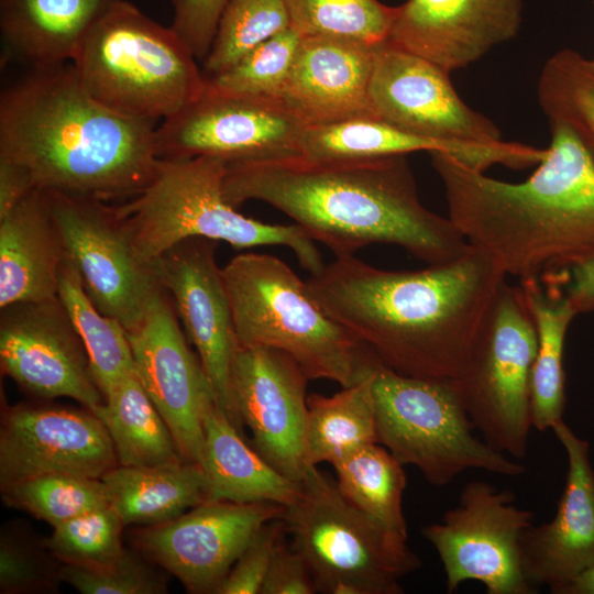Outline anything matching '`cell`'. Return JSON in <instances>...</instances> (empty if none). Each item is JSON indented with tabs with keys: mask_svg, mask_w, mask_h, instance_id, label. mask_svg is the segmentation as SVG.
<instances>
[{
	"mask_svg": "<svg viewBox=\"0 0 594 594\" xmlns=\"http://www.w3.org/2000/svg\"><path fill=\"white\" fill-rule=\"evenodd\" d=\"M506 274L470 244L417 271H387L338 256L306 280L318 304L387 369L455 380Z\"/></svg>",
	"mask_w": 594,
	"mask_h": 594,
	"instance_id": "6da1fadb",
	"label": "cell"
},
{
	"mask_svg": "<svg viewBox=\"0 0 594 594\" xmlns=\"http://www.w3.org/2000/svg\"><path fill=\"white\" fill-rule=\"evenodd\" d=\"M223 194L235 208L248 200L271 205L336 257L391 244L437 264L470 246L449 217L421 204L406 155L334 164L297 158L228 164Z\"/></svg>",
	"mask_w": 594,
	"mask_h": 594,
	"instance_id": "7a4b0ae2",
	"label": "cell"
},
{
	"mask_svg": "<svg viewBox=\"0 0 594 594\" xmlns=\"http://www.w3.org/2000/svg\"><path fill=\"white\" fill-rule=\"evenodd\" d=\"M549 123L547 155L519 183L492 178L442 152L429 153L449 219L468 243L519 282L594 253V155L568 125Z\"/></svg>",
	"mask_w": 594,
	"mask_h": 594,
	"instance_id": "3957f363",
	"label": "cell"
},
{
	"mask_svg": "<svg viewBox=\"0 0 594 594\" xmlns=\"http://www.w3.org/2000/svg\"><path fill=\"white\" fill-rule=\"evenodd\" d=\"M156 127L99 103L73 63L26 68L0 92V158L24 166L45 191L134 197L157 168Z\"/></svg>",
	"mask_w": 594,
	"mask_h": 594,
	"instance_id": "277c9868",
	"label": "cell"
},
{
	"mask_svg": "<svg viewBox=\"0 0 594 594\" xmlns=\"http://www.w3.org/2000/svg\"><path fill=\"white\" fill-rule=\"evenodd\" d=\"M222 276L240 346L282 351L308 380L333 381L342 387L370 377L383 365L282 260L239 254L222 268Z\"/></svg>",
	"mask_w": 594,
	"mask_h": 594,
	"instance_id": "5b68a950",
	"label": "cell"
},
{
	"mask_svg": "<svg viewBox=\"0 0 594 594\" xmlns=\"http://www.w3.org/2000/svg\"><path fill=\"white\" fill-rule=\"evenodd\" d=\"M228 163L212 156L158 161L154 177L117 212L142 260L153 263L190 238L223 241L234 249H290L310 274L323 267L315 241L296 223H265L240 213L223 194Z\"/></svg>",
	"mask_w": 594,
	"mask_h": 594,
	"instance_id": "8992f818",
	"label": "cell"
},
{
	"mask_svg": "<svg viewBox=\"0 0 594 594\" xmlns=\"http://www.w3.org/2000/svg\"><path fill=\"white\" fill-rule=\"evenodd\" d=\"M72 63L94 99L135 120L162 122L207 88L198 59L176 31L127 0L96 24Z\"/></svg>",
	"mask_w": 594,
	"mask_h": 594,
	"instance_id": "52a82bcc",
	"label": "cell"
},
{
	"mask_svg": "<svg viewBox=\"0 0 594 594\" xmlns=\"http://www.w3.org/2000/svg\"><path fill=\"white\" fill-rule=\"evenodd\" d=\"M280 518L317 593L400 594V581L421 566L407 538L350 504L316 465L307 468L299 495Z\"/></svg>",
	"mask_w": 594,
	"mask_h": 594,
	"instance_id": "ba28073f",
	"label": "cell"
},
{
	"mask_svg": "<svg viewBox=\"0 0 594 594\" xmlns=\"http://www.w3.org/2000/svg\"><path fill=\"white\" fill-rule=\"evenodd\" d=\"M372 392L378 443L429 484L448 485L468 470L526 473L524 464L473 435L454 380L410 377L382 365Z\"/></svg>",
	"mask_w": 594,
	"mask_h": 594,
	"instance_id": "9c48e42d",
	"label": "cell"
},
{
	"mask_svg": "<svg viewBox=\"0 0 594 594\" xmlns=\"http://www.w3.org/2000/svg\"><path fill=\"white\" fill-rule=\"evenodd\" d=\"M536 352V329L521 287L505 282L454 382L483 440L516 460L528 451Z\"/></svg>",
	"mask_w": 594,
	"mask_h": 594,
	"instance_id": "30bf717a",
	"label": "cell"
},
{
	"mask_svg": "<svg viewBox=\"0 0 594 594\" xmlns=\"http://www.w3.org/2000/svg\"><path fill=\"white\" fill-rule=\"evenodd\" d=\"M534 514L515 504V495L475 480L462 488L458 504L440 521L422 527L442 563L448 593L476 581L487 594H532L520 562V539Z\"/></svg>",
	"mask_w": 594,
	"mask_h": 594,
	"instance_id": "8fae6325",
	"label": "cell"
},
{
	"mask_svg": "<svg viewBox=\"0 0 594 594\" xmlns=\"http://www.w3.org/2000/svg\"><path fill=\"white\" fill-rule=\"evenodd\" d=\"M63 239L94 305L127 332L140 327L164 290L153 263L140 257L109 201L46 191Z\"/></svg>",
	"mask_w": 594,
	"mask_h": 594,
	"instance_id": "7c38bea8",
	"label": "cell"
},
{
	"mask_svg": "<svg viewBox=\"0 0 594 594\" xmlns=\"http://www.w3.org/2000/svg\"><path fill=\"white\" fill-rule=\"evenodd\" d=\"M304 124L278 99L230 95L207 84L202 96L161 122V160L212 156L228 164L299 157Z\"/></svg>",
	"mask_w": 594,
	"mask_h": 594,
	"instance_id": "4fadbf2b",
	"label": "cell"
},
{
	"mask_svg": "<svg viewBox=\"0 0 594 594\" xmlns=\"http://www.w3.org/2000/svg\"><path fill=\"white\" fill-rule=\"evenodd\" d=\"M369 103L377 119L425 139L465 147L503 141L487 117L463 102L449 72L388 40L376 47Z\"/></svg>",
	"mask_w": 594,
	"mask_h": 594,
	"instance_id": "5bb4252c",
	"label": "cell"
},
{
	"mask_svg": "<svg viewBox=\"0 0 594 594\" xmlns=\"http://www.w3.org/2000/svg\"><path fill=\"white\" fill-rule=\"evenodd\" d=\"M215 242L186 239L153 264L197 350L216 406L244 436L232 393V367L240 344L222 268L216 262Z\"/></svg>",
	"mask_w": 594,
	"mask_h": 594,
	"instance_id": "9a60e30c",
	"label": "cell"
},
{
	"mask_svg": "<svg viewBox=\"0 0 594 594\" xmlns=\"http://www.w3.org/2000/svg\"><path fill=\"white\" fill-rule=\"evenodd\" d=\"M1 372L41 399L69 397L96 415L105 397L59 298L1 309Z\"/></svg>",
	"mask_w": 594,
	"mask_h": 594,
	"instance_id": "2e32d148",
	"label": "cell"
},
{
	"mask_svg": "<svg viewBox=\"0 0 594 594\" xmlns=\"http://www.w3.org/2000/svg\"><path fill=\"white\" fill-rule=\"evenodd\" d=\"M283 509L273 503L205 502L172 520L135 530L132 542L189 593L216 594L255 532Z\"/></svg>",
	"mask_w": 594,
	"mask_h": 594,
	"instance_id": "e0dca14e",
	"label": "cell"
},
{
	"mask_svg": "<svg viewBox=\"0 0 594 594\" xmlns=\"http://www.w3.org/2000/svg\"><path fill=\"white\" fill-rule=\"evenodd\" d=\"M118 465L101 419L84 408L6 406L0 427V486L64 474L101 479Z\"/></svg>",
	"mask_w": 594,
	"mask_h": 594,
	"instance_id": "ac0fdd59",
	"label": "cell"
},
{
	"mask_svg": "<svg viewBox=\"0 0 594 594\" xmlns=\"http://www.w3.org/2000/svg\"><path fill=\"white\" fill-rule=\"evenodd\" d=\"M164 289L138 329L127 332L135 372L167 424L184 461L201 463L205 416L215 404L199 358L189 349Z\"/></svg>",
	"mask_w": 594,
	"mask_h": 594,
	"instance_id": "d6986e66",
	"label": "cell"
},
{
	"mask_svg": "<svg viewBox=\"0 0 594 594\" xmlns=\"http://www.w3.org/2000/svg\"><path fill=\"white\" fill-rule=\"evenodd\" d=\"M286 353L240 346L232 367V393L253 448L279 473L300 483L308 468L305 438L307 382Z\"/></svg>",
	"mask_w": 594,
	"mask_h": 594,
	"instance_id": "ffe728a7",
	"label": "cell"
},
{
	"mask_svg": "<svg viewBox=\"0 0 594 594\" xmlns=\"http://www.w3.org/2000/svg\"><path fill=\"white\" fill-rule=\"evenodd\" d=\"M551 430L566 453V481L553 518L524 531L520 562L530 585L556 594L594 565V468L588 441L564 420Z\"/></svg>",
	"mask_w": 594,
	"mask_h": 594,
	"instance_id": "44dd1931",
	"label": "cell"
},
{
	"mask_svg": "<svg viewBox=\"0 0 594 594\" xmlns=\"http://www.w3.org/2000/svg\"><path fill=\"white\" fill-rule=\"evenodd\" d=\"M521 20L522 0H407L388 41L451 73L514 38Z\"/></svg>",
	"mask_w": 594,
	"mask_h": 594,
	"instance_id": "7402d4cb",
	"label": "cell"
},
{
	"mask_svg": "<svg viewBox=\"0 0 594 594\" xmlns=\"http://www.w3.org/2000/svg\"><path fill=\"white\" fill-rule=\"evenodd\" d=\"M377 45L344 36H302L279 100L306 125L374 117L369 85Z\"/></svg>",
	"mask_w": 594,
	"mask_h": 594,
	"instance_id": "603a6c76",
	"label": "cell"
},
{
	"mask_svg": "<svg viewBox=\"0 0 594 594\" xmlns=\"http://www.w3.org/2000/svg\"><path fill=\"white\" fill-rule=\"evenodd\" d=\"M64 260L50 196L35 189L0 218V308L57 298Z\"/></svg>",
	"mask_w": 594,
	"mask_h": 594,
	"instance_id": "cb8c5ba5",
	"label": "cell"
},
{
	"mask_svg": "<svg viewBox=\"0 0 594 594\" xmlns=\"http://www.w3.org/2000/svg\"><path fill=\"white\" fill-rule=\"evenodd\" d=\"M120 0H0L6 58L25 68L72 63L96 24Z\"/></svg>",
	"mask_w": 594,
	"mask_h": 594,
	"instance_id": "d4e9b609",
	"label": "cell"
},
{
	"mask_svg": "<svg viewBox=\"0 0 594 594\" xmlns=\"http://www.w3.org/2000/svg\"><path fill=\"white\" fill-rule=\"evenodd\" d=\"M200 466L207 477V502L290 505L300 492L295 482L272 466L213 404L205 416Z\"/></svg>",
	"mask_w": 594,
	"mask_h": 594,
	"instance_id": "484cf974",
	"label": "cell"
},
{
	"mask_svg": "<svg viewBox=\"0 0 594 594\" xmlns=\"http://www.w3.org/2000/svg\"><path fill=\"white\" fill-rule=\"evenodd\" d=\"M109 503L125 526L172 520L207 502V477L199 464L117 465L102 475Z\"/></svg>",
	"mask_w": 594,
	"mask_h": 594,
	"instance_id": "4316f807",
	"label": "cell"
},
{
	"mask_svg": "<svg viewBox=\"0 0 594 594\" xmlns=\"http://www.w3.org/2000/svg\"><path fill=\"white\" fill-rule=\"evenodd\" d=\"M519 283L537 334L531 374V421L532 427L542 432L563 420L565 337L579 314L564 295L538 278Z\"/></svg>",
	"mask_w": 594,
	"mask_h": 594,
	"instance_id": "83f0119b",
	"label": "cell"
},
{
	"mask_svg": "<svg viewBox=\"0 0 594 594\" xmlns=\"http://www.w3.org/2000/svg\"><path fill=\"white\" fill-rule=\"evenodd\" d=\"M96 415L105 424L123 466H160L186 462L164 418L136 372L118 382Z\"/></svg>",
	"mask_w": 594,
	"mask_h": 594,
	"instance_id": "f1b7e54d",
	"label": "cell"
},
{
	"mask_svg": "<svg viewBox=\"0 0 594 594\" xmlns=\"http://www.w3.org/2000/svg\"><path fill=\"white\" fill-rule=\"evenodd\" d=\"M376 372V371H375ZM373 375L331 396L311 394L305 459L308 466L332 463L346 453L378 442L372 392Z\"/></svg>",
	"mask_w": 594,
	"mask_h": 594,
	"instance_id": "f546056e",
	"label": "cell"
},
{
	"mask_svg": "<svg viewBox=\"0 0 594 594\" xmlns=\"http://www.w3.org/2000/svg\"><path fill=\"white\" fill-rule=\"evenodd\" d=\"M345 499L392 531L408 538L403 509L404 465L381 443L364 444L331 463Z\"/></svg>",
	"mask_w": 594,
	"mask_h": 594,
	"instance_id": "4dcf8cb0",
	"label": "cell"
},
{
	"mask_svg": "<svg viewBox=\"0 0 594 594\" xmlns=\"http://www.w3.org/2000/svg\"><path fill=\"white\" fill-rule=\"evenodd\" d=\"M58 298L84 342L92 376L105 397L123 377L135 373L128 333L94 305L76 266L66 256L59 273Z\"/></svg>",
	"mask_w": 594,
	"mask_h": 594,
	"instance_id": "1f68e13d",
	"label": "cell"
},
{
	"mask_svg": "<svg viewBox=\"0 0 594 594\" xmlns=\"http://www.w3.org/2000/svg\"><path fill=\"white\" fill-rule=\"evenodd\" d=\"M538 101L549 122L572 129L594 155V70L580 53L564 48L544 64Z\"/></svg>",
	"mask_w": 594,
	"mask_h": 594,
	"instance_id": "d6a6232c",
	"label": "cell"
},
{
	"mask_svg": "<svg viewBox=\"0 0 594 594\" xmlns=\"http://www.w3.org/2000/svg\"><path fill=\"white\" fill-rule=\"evenodd\" d=\"M289 28L283 0H228L201 63L205 76L227 70L253 48Z\"/></svg>",
	"mask_w": 594,
	"mask_h": 594,
	"instance_id": "836d02e7",
	"label": "cell"
},
{
	"mask_svg": "<svg viewBox=\"0 0 594 594\" xmlns=\"http://www.w3.org/2000/svg\"><path fill=\"white\" fill-rule=\"evenodd\" d=\"M301 36L334 35L380 44L388 40L395 7L378 0H283Z\"/></svg>",
	"mask_w": 594,
	"mask_h": 594,
	"instance_id": "e575fe53",
	"label": "cell"
},
{
	"mask_svg": "<svg viewBox=\"0 0 594 594\" xmlns=\"http://www.w3.org/2000/svg\"><path fill=\"white\" fill-rule=\"evenodd\" d=\"M6 505L24 510L53 528L109 504L101 479L51 474L1 487Z\"/></svg>",
	"mask_w": 594,
	"mask_h": 594,
	"instance_id": "d590c367",
	"label": "cell"
},
{
	"mask_svg": "<svg viewBox=\"0 0 594 594\" xmlns=\"http://www.w3.org/2000/svg\"><path fill=\"white\" fill-rule=\"evenodd\" d=\"M301 35L289 28L263 42L227 70L206 77L221 92L280 99Z\"/></svg>",
	"mask_w": 594,
	"mask_h": 594,
	"instance_id": "8d00e7d4",
	"label": "cell"
},
{
	"mask_svg": "<svg viewBox=\"0 0 594 594\" xmlns=\"http://www.w3.org/2000/svg\"><path fill=\"white\" fill-rule=\"evenodd\" d=\"M61 563L44 539L22 521L6 524L0 532V593L38 594L58 591Z\"/></svg>",
	"mask_w": 594,
	"mask_h": 594,
	"instance_id": "74e56055",
	"label": "cell"
},
{
	"mask_svg": "<svg viewBox=\"0 0 594 594\" xmlns=\"http://www.w3.org/2000/svg\"><path fill=\"white\" fill-rule=\"evenodd\" d=\"M124 526L109 503L54 527L52 535L43 539L61 563L94 566L114 560L123 551Z\"/></svg>",
	"mask_w": 594,
	"mask_h": 594,
	"instance_id": "f35d334b",
	"label": "cell"
},
{
	"mask_svg": "<svg viewBox=\"0 0 594 594\" xmlns=\"http://www.w3.org/2000/svg\"><path fill=\"white\" fill-rule=\"evenodd\" d=\"M62 582L82 594H162L167 592L164 574L136 552L123 549L112 561L94 566L63 564Z\"/></svg>",
	"mask_w": 594,
	"mask_h": 594,
	"instance_id": "ab89813d",
	"label": "cell"
},
{
	"mask_svg": "<svg viewBox=\"0 0 594 594\" xmlns=\"http://www.w3.org/2000/svg\"><path fill=\"white\" fill-rule=\"evenodd\" d=\"M286 535L280 517L263 525L239 556L216 594H261L274 553Z\"/></svg>",
	"mask_w": 594,
	"mask_h": 594,
	"instance_id": "60d3db41",
	"label": "cell"
},
{
	"mask_svg": "<svg viewBox=\"0 0 594 594\" xmlns=\"http://www.w3.org/2000/svg\"><path fill=\"white\" fill-rule=\"evenodd\" d=\"M228 0H168L172 28L188 45L198 62L206 58Z\"/></svg>",
	"mask_w": 594,
	"mask_h": 594,
	"instance_id": "b9f144b4",
	"label": "cell"
},
{
	"mask_svg": "<svg viewBox=\"0 0 594 594\" xmlns=\"http://www.w3.org/2000/svg\"><path fill=\"white\" fill-rule=\"evenodd\" d=\"M314 578L304 557L285 540L276 549L261 594H314Z\"/></svg>",
	"mask_w": 594,
	"mask_h": 594,
	"instance_id": "7bdbcfd3",
	"label": "cell"
},
{
	"mask_svg": "<svg viewBox=\"0 0 594 594\" xmlns=\"http://www.w3.org/2000/svg\"><path fill=\"white\" fill-rule=\"evenodd\" d=\"M538 279L564 295L578 314L594 310V253Z\"/></svg>",
	"mask_w": 594,
	"mask_h": 594,
	"instance_id": "ee69618b",
	"label": "cell"
},
{
	"mask_svg": "<svg viewBox=\"0 0 594 594\" xmlns=\"http://www.w3.org/2000/svg\"><path fill=\"white\" fill-rule=\"evenodd\" d=\"M35 189L33 178L24 166L0 158V218Z\"/></svg>",
	"mask_w": 594,
	"mask_h": 594,
	"instance_id": "f6af8a7d",
	"label": "cell"
},
{
	"mask_svg": "<svg viewBox=\"0 0 594 594\" xmlns=\"http://www.w3.org/2000/svg\"><path fill=\"white\" fill-rule=\"evenodd\" d=\"M556 594H594V565L562 586Z\"/></svg>",
	"mask_w": 594,
	"mask_h": 594,
	"instance_id": "bcb514c9",
	"label": "cell"
},
{
	"mask_svg": "<svg viewBox=\"0 0 594 594\" xmlns=\"http://www.w3.org/2000/svg\"><path fill=\"white\" fill-rule=\"evenodd\" d=\"M588 63H590L591 68L594 70V59H588Z\"/></svg>",
	"mask_w": 594,
	"mask_h": 594,
	"instance_id": "7dc6e473",
	"label": "cell"
}]
</instances>
